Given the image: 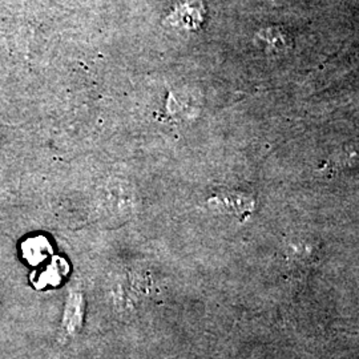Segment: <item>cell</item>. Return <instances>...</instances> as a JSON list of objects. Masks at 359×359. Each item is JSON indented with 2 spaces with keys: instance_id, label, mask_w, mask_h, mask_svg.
<instances>
[{
  "instance_id": "obj_2",
  "label": "cell",
  "mask_w": 359,
  "mask_h": 359,
  "mask_svg": "<svg viewBox=\"0 0 359 359\" xmlns=\"http://www.w3.org/2000/svg\"><path fill=\"white\" fill-rule=\"evenodd\" d=\"M210 203L217 206L221 212L241 218L250 215L255 208V200L244 193H219L215 198H212Z\"/></svg>"
},
{
  "instance_id": "obj_1",
  "label": "cell",
  "mask_w": 359,
  "mask_h": 359,
  "mask_svg": "<svg viewBox=\"0 0 359 359\" xmlns=\"http://www.w3.org/2000/svg\"><path fill=\"white\" fill-rule=\"evenodd\" d=\"M320 250L316 245L308 243H295L290 245L286 252V259L290 271L298 276L302 273H308L318 262Z\"/></svg>"
},
{
  "instance_id": "obj_3",
  "label": "cell",
  "mask_w": 359,
  "mask_h": 359,
  "mask_svg": "<svg viewBox=\"0 0 359 359\" xmlns=\"http://www.w3.org/2000/svg\"><path fill=\"white\" fill-rule=\"evenodd\" d=\"M83 311H84V301L80 292L72 290L68 297V304L65 308V318H63V332L67 335H74L77 333L83 323Z\"/></svg>"
}]
</instances>
